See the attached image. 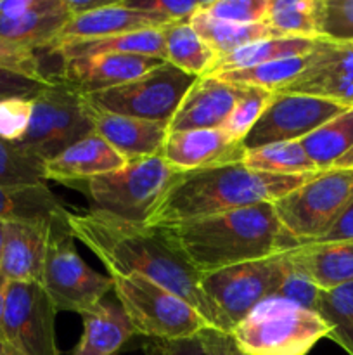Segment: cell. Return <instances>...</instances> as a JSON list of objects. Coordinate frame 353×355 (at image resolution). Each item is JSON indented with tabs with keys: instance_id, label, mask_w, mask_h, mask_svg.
<instances>
[{
	"instance_id": "obj_40",
	"label": "cell",
	"mask_w": 353,
	"mask_h": 355,
	"mask_svg": "<svg viewBox=\"0 0 353 355\" xmlns=\"http://www.w3.org/2000/svg\"><path fill=\"white\" fill-rule=\"evenodd\" d=\"M33 113L31 97H7L0 99V139L19 142L26 134Z\"/></svg>"
},
{
	"instance_id": "obj_4",
	"label": "cell",
	"mask_w": 353,
	"mask_h": 355,
	"mask_svg": "<svg viewBox=\"0 0 353 355\" xmlns=\"http://www.w3.org/2000/svg\"><path fill=\"white\" fill-rule=\"evenodd\" d=\"M180 172L163 156L130 159L121 168L83 182L90 211L132 224H147Z\"/></svg>"
},
{
	"instance_id": "obj_39",
	"label": "cell",
	"mask_w": 353,
	"mask_h": 355,
	"mask_svg": "<svg viewBox=\"0 0 353 355\" xmlns=\"http://www.w3.org/2000/svg\"><path fill=\"white\" fill-rule=\"evenodd\" d=\"M201 9L220 21L255 24L265 23L269 0H204Z\"/></svg>"
},
{
	"instance_id": "obj_53",
	"label": "cell",
	"mask_w": 353,
	"mask_h": 355,
	"mask_svg": "<svg viewBox=\"0 0 353 355\" xmlns=\"http://www.w3.org/2000/svg\"><path fill=\"white\" fill-rule=\"evenodd\" d=\"M7 355H17L16 352H14V350H10L9 347H7Z\"/></svg>"
},
{
	"instance_id": "obj_36",
	"label": "cell",
	"mask_w": 353,
	"mask_h": 355,
	"mask_svg": "<svg viewBox=\"0 0 353 355\" xmlns=\"http://www.w3.org/2000/svg\"><path fill=\"white\" fill-rule=\"evenodd\" d=\"M0 184H47L44 163L0 139Z\"/></svg>"
},
{
	"instance_id": "obj_27",
	"label": "cell",
	"mask_w": 353,
	"mask_h": 355,
	"mask_svg": "<svg viewBox=\"0 0 353 355\" xmlns=\"http://www.w3.org/2000/svg\"><path fill=\"white\" fill-rule=\"evenodd\" d=\"M203 7V6H201ZM190 26L196 30V33L206 42L208 47L215 52V55L224 58L244 45L253 44V42L265 40V38L280 37L275 30L266 26L265 23L255 24H237L228 23V21H220L217 17L210 16L203 9L197 10L189 19Z\"/></svg>"
},
{
	"instance_id": "obj_21",
	"label": "cell",
	"mask_w": 353,
	"mask_h": 355,
	"mask_svg": "<svg viewBox=\"0 0 353 355\" xmlns=\"http://www.w3.org/2000/svg\"><path fill=\"white\" fill-rule=\"evenodd\" d=\"M161 26H165L163 21L138 12V10L128 9L121 3V0H113L107 6L92 10V12L69 17L52 47L71 40L113 37V35L132 33V31L156 30Z\"/></svg>"
},
{
	"instance_id": "obj_50",
	"label": "cell",
	"mask_w": 353,
	"mask_h": 355,
	"mask_svg": "<svg viewBox=\"0 0 353 355\" xmlns=\"http://www.w3.org/2000/svg\"><path fill=\"white\" fill-rule=\"evenodd\" d=\"M332 168H353V148Z\"/></svg>"
},
{
	"instance_id": "obj_45",
	"label": "cell",
	"mask_w": 353,
	"mask_h": 355,
	"mask_svg": "<svg viewBox=\"0 0 353 355\" xmlns=\"http://www.w3.org/2000/svg\"><path fill=\"white\" fill-rule=\"evenodd\" d=\"M62 9H64V0H0V16L3 17L57 12Z\"/></svg>"
},
{
	"instance_id": "obj_25",
	"label": "cell",
	"mask_w": 353,
	"mask_h": 355,
	"mask_svg": "<svg viewBox=\"0 0 353 355\" xmlns=\"http://www.w3.org/2000/svg\"><path fill=\"white\" fill-rule=\"evenodd\" d=\"M68 215L47 184H0V220L54 222Z\"/></svg>"
},
{
	"instance_id": "obj_3",
	"label": "cell",
	"mask_w": 353,
	"mask_h": 355,
	"mask_svg": "<svg viewBox=\"0 0 353 355\" xmlns=\"http://www.w3.org/2000/svg\"><path fill=\"white\" fill-rule=\"evenodd\" d=\"M314 175H272L242 163L180 172L147 225L172 227L256 205L275 203Z\"/></svg>"
},
{
	"instance_id": "obj_17",
	"label": "cell",
	"mask_w": 353,
	"mask_h": 355,
	"mask_svg": "<svg viewBox=\"0 0 353 355\" xmlns=\"http://www.w3.org/2000/svg\"><path fill=\"white\" fill-rule=\"evenodd\" d=\"M244 89L217 76L196 78L168 123V132L221 128Z\"/></svg>"
},
{
	"instance_id": "obj_16",
	"label": "cell",
	"mask_w": 353,
	"mask_h": 355,
	"mask_svg": "<svg viewBox=\"0 0 353 355\" xmlns=\"http://www.w3.org/2000/svg\"><path fill=\"white\" fill-rule=\"evenodd\" d=\"M244 153L242 142L232 139L224 128H208L170 132L161 156L176 172L183 173L241 163Z\"/></svg>"
},
{
	"instance_id": "obj_28",
	"label": "cell",
	"mask_w": 353,
	"mask_h": 355,
	"mask_svg": "<svg viewBox=\"0 0 353 355\" xmlns=\"http://www.w3.org/2000/svg\"><path fill=\"white\" fill-rule=\"evenodd\" d=\"M161 31L165 37L166 62L194 78L206 76L217 61V55L196 33L189 21L168 23L161 28Z\"/></svg>"
},
{
	"instance_id": "obj_11",
	"label": "cell",
	"mask_w": 353,
	"mask_h": 355,
	"mask_svg": "<svg viewBox=\"0 0 353 355\" xmlns=\"http://www.w3.org/2000/svg\"><path fill=\"white\" fill-rule=\"evenodd\" d=\"M194 82V76L165 62L123 85L87 94L83 101L96 111L168 125Z\"/></svg>"
},
{
	"instance_id": "obj_15",
	"label": "cell",
	"mask_w": 353,
	"mask_h": 355,
	"mask_svg": "<svg viewBox=\"0 0 353 355\" xmlns=\"http://www.w3.org/2000/svg\"><path fill=\"white\" fill-rule=\"evenodd\" d=\"M165 62L161 59L134 54H97L73 58L62 61L61 75L55 78V82L64 83L69 89L87 96L132 82Z\"/></svg>"
},
{
	"instance_id": "obj_10",
	"label": "cell",
	"mask_w": 353,
	"mask_h": 355,
	"mask_svg": "<svg viewBox=\"0 0 353 355\" xmlns=\"http://www.w3.org/2000/svg\"><path fill=\"white\" fill-rule=\"evenodd\" d=\"M284 253L201 274V290L215 312L218 331L232 329L260 304L275 297L282 279Z\"/></svg>"
},
{
	"instance_id": "obj_41",
	"label": "cell",
	"mask_w": 353,
	"mask_h": 355,
	"mask_svg": "<svg viewBox=\"0 0 353 355\" xmlns=\"http://www.w3.org/2000/svg\"><path fill=\"white\" fill-rule=\"evenodd\" d=\"M121 3L128 9L144 12L168 24L189 21L201 9L203 0H185V2L182 0H175V2H170V0H121Z\"/></svg>"
},
{
	"instance_id": "obj_6",
	"label": "cell",
	"mask_w": 353,
	"mask_h": 355,
	"mask_svg": "<svg viewBox=\"0 0 353 355\" xmlns=\"http://www.w3.org/2000/svg\"><path fill=\"white\" fill-rule=\"evenodd\" d=\"M113 295L135 335L159 342L187 340L213 329L197 309L142 276H111Z\"/></svg>"
},
{
	"instance_id": "obj_51",
	"label": "cell",
	"mask_w": 353,
	"mask_h": 355,
	"mask_svg": "<svg viewBox=\"0 0 353 355\" xmlns=\"http://www.w3.org/2000/svg\"><path fill=\"white\" fill-rule=\"evenodd\" d=\"M3 238H6V222L0 220V255H2L3 248Z\"/></svg>"
},
{
	"instance_id": "obj_49",
	"label": "cell",
	"mask_w": 353,
	"mask_h": 355,
	"mask_svg": "<svg viewBox=\"0 0 353 355\" xmlns=\"http://www.w3.org/2000/svg\"><path fill=\"white\" fill-rule=\"evenodd\" d=\"M7 284H9V281L0 272V343H3V312H6Z\"/></svg>"
},
{
	"instance_id": "obj_26",
	"label": "cell",
	"mask_w": 353,
	"mask_h": 355,
	"mask_svg": "<svg viewBox=\"0 0 353 355\" xmlns=\"http://www.w3.org/2000/svg\"><path fill=\"white\" fill-rule=\"evenodd\" d=\"M320 38H301V37H273L265 40L253 42L244 45L230 54L218 58L213 62L206 76H217L221 73L239 71V69L255 68L265 62L280 61V59L298 58L314 52Z\"/></svg>"
},
{
	"instance_id": "obj_48",
	"label": "cell",
	"mask_w": 353,
	"mask_h": 355,
	"mask_svg": "<svg viewBox=\"0 0 353 355\" xmlns=\"http://www.w3.org/2000/svg\"><path fill=\"white\" fill-rule=\"evenodd\" d=\"M113 0H64L66 10L69 16H82V14L92 12V10L100 9V7L107 6Z\"/></svg>"
},
{
	"instance_id": "obj_1",
	"label": "cell",
	"mask_w": 353,
	"mask_h": 355,
	"mask_svg": "<svg viewBox=\"0 0 353 355\" xmlns=\"http://www.w3.org/2000/svg\"><path fill=\"white\" fill-rule=\"evenodd\" d=\"M68 227L109 276H142L185 300L217 329L215 312L201 290V274L176 252L161 227L132 224L99 211L68 214Z\"/></svg>"
},
{
	"instance_id": "obj_18",
	"label": "cell",
	"mask_w": 353,
	"mask_h": 355,
	"mask_svg": "<svg viewBox=\"0 0 353 355\" xmlns=\"http://www.w3.org/2000/svg\"><path fill=\"white\" fill-rule=\"evenodd\" d=\"M52 222H6L0 272L9 283H42Z\"/></svg>"
},
{
	"instance_id": "obj_44",
	"label": "cell",
	"mask_w": 353,
	"mask_h": 355,
	"mask_svg": "<svg viewBox=\"0 0 353 355\" xmlns=\"http://www.w3.org/2000/svg\"><path fill=\"white\" fill-rule=\"evenodd\" d=\"M48 82H40V80L30 78V76L0 68V99H7V97H33Z\"/></svg>"
},
{
	"instance_id": "obj_22",
	"label": "cell",
	"mask_w": 353,
	"mask_h": 355,
	"mask_svg": "<svg viewBox=\"0 0 353 355\" xmlns=\"http://www.w3.org/2000/svg\"><path fill=\"white\" fill-rule=\"evenodd\" d=\"M82 319L83 335L73 355H114L135 335L116 298L106 297L96 307L83 312Z\"/></svg>"
},
{
	"instance_id": "obj_7",
	"label": "cell",
	"mask_w": 353,
	"mask_h": 355,
	"mask_svg": "<svg viewBox=\"0 0 353 355\" xmlns=\"http://www.w3.org/2000/svg\"><path fill=\"white\" fill-rule=\"evenodd\" d=\"M353 201V168H329L315 173L273 203L284 231L298 243H317Z\"/></svg>"
},
{
	"instance_id": "obj_38",
	"label": "cell",
	"mask_w": 353,
	"mask_h": 355,
	"mask_svg": "<svg viewBox=\"0 0 353 355\" xmlns=\"http://www.w3.org/2000/svg\"><path fill=\"white\" fill-rule=\"evenodd\" d=\"M275 297L286 298V300L294 302L310 311H315L318 297H320V290L315 286L308 274L291 259L289 252L284 253L282 279H280Z\"/></svg>"
},
{
	"instance_id": "obj_9",
	"label": "cell",
	"mask_w": 353,
	"mask_h": 355,
	"mask_svg": "<svg viewBox=\"0 0 353 355\" xmlns=\"http://www.w3.org/2000/svg\"><path fill=\"white\" fill-rule=\"evenodd\" d=\"M40 284L51 297L55 311L76 312L80 315L113 291L111 276L93 270L76 252L75 236L68 227V215L51 224Z\"/></svg>"
},
{
	"instance_id": "obj_43",
	"label": "cell",
	"mask_w": 353,
	"mask_h": 355,
	"mask_svg": "<svg viewBox=\"0 0 353 355\" xmlns=\"http://www.w3.org/2000/svg\"><path fill=\"white\" fill-rule=\"evenodd\" d=\"M144 350L145 355H211L201 335L187 340H173V342L149 340L144 345Z\"/></svg>"
},
{
	"instance_id": "obj_24",
	"label": "cell",
	"mask_w": 353,
	"mask_h": 355,
	"mask_svg": "<svg viewBox=\"0 0 353 355\" xmlns=\"http://www.w3.org/2000/svg\"><path fill=\"white\" fill-rule=\"evenodd\" d=\"M161 28L113 35V37L64 42V44L55 45L45 52L55 55V58H61L62 61L97 54H134L166 61L165 37H163Z\"/></svg>"
},
{
	"instance_id": "obj_8",
	"label": "cell",
	"mask_w": 353,
	"mask_h": 355,
	"mask_svg": "<svg viewBox=\"0 0 353 355\" xmlns=\"http://www.w3.org/2000/svg\"><path fill=\"white\" fill-rule=\"evenodd\" d=\"M31 101L30 127L16 146L44 165L69 146L93 134L92 118L83 96L64 83L51 80Z\"/></svg>"
},
{
	"instance_id": "obj_12",
	"label": "cell",
	"mask_w": 353,
	"mask_h": 355,
	"mask_svg": "<svg viewBox=\"0 0 353 355\" xmlns=\"http://www.w3.org/2000/svg\"><path fill=\"white\" fill-rule=\"evenodd\" d=\"M55 314L40 283H9L3 343L17 355H61L55 342Z\"/></svg>"
},
{
	"instance_id": "obj_34",
	"label": "cell",
	"mask_w": 353,
	"mask_h": 355,
	"mask_svg": "<svg viewBox=\"0 0 353 355\" xmlns=\"http://www.w3.org/2000/svg\"><path fill=\"white\" fill-rule=\"evenodd\" d=\"M315 312L329 326L327 338L353 355V283L320 291Z\"/></svg>"
},
{
	"instance_id": "obj_29",
	"label": "cell",
	"mask_w": 353,
	"mask_h": 355,
	"mask_svg": "<svg viewBox=\"0 0 353 355\" xmlns=\"http://www.w3.org/2000/svg\"><path fill=\"white\" fill-rule=\"evenodd\" d=\"M66 6L57 12H37L17 17L0 16V37L33 52L48 51L69 21Z\"/></svg>"
},
{
	"instance_id": "obj_5",
	"label": "cell",
	"mask_w": 353,
	"mask_h": 355,
	"mask_svg": "<svg viewBox=\"0 0 353 355\" xmlns=\"http://www.w3.org/2000/svg\"><path fill=\"white\" fill-rule=\"evenodd\" d=\"M327 335L329 326L315 311L270 297L260 302L228 336L246 355H307Z\"/></svg>"
},
{
	"instance_id": "obj_37",
	"label": "cell",
	"mask_w": 353,
	"mask_h": 355,
	"mask_svg": "<svg viewBox=\"0 0 353 355\" xmlns=\"http://www.w3.org/2000/svg\"><path fill=\"white\" fill-rule=\"evenodd\" d=\"M318 37L353 42V0H318Z\"/></svg>"
},
{
	"instance_id": "obj_13",
	"label": "cell",
	"mask_w": 353,
	"mask_h": 355,
	"mask_svg": "<svg viewBox=\"0 0 353 355\" xmlns=\"http://www.w3.org/2000/svg\"><path fill=\"white\" fill-rule=\"evenodd\" d=\"M343 111L345 107L318 97L273 92L266 110L242 141V148L249 151L277 142L301 141Z\"/></svg>"
},
{
	"instance_id": "obj_19",
	"label": "cell",
	"mask_w": 353,
	"mask_h": 355,
	"mask_svg": "<svg viewBox=\"0 0 353 355\" xmlns=\"http://www.w3.org/2000/svg\"><path fill=\"white\" fill-rule=\"evenodd\" d=\"M89 111L93 123V134L104 139L114 151L125 156L128 162L161 156L163 146L170 134L166 123L104 113L92 107H89Z\"/></svg>"
},
{
	"instance_id": "obj_31",
	"label": "cell",
	"mask_w": 353,
	"mask_h": 355,
	"mask_svg": "<svg viewBox=\"0 0 353 355\" xmlns=\"http://www.w3.org/2000/svg\"><path fill=\"white\" fill-rule=\"evenodd\" d=\"M242 165L256 172L272 173V175H308L318 173L314 163L305 153L300 141L277 142L249 149L242 156Z\"/></svg>"
},
{
	"instance_id": "obj_23",
	"label": "cell",
	"mask_w": 353,
	"mask_h": 355,
	"mask_svg": "<svg viewBox=\"0 0 353 355\" xmlns=\"http://www.w3.org/2000/svg\"><path fill=\"white\" fill-rule=\"evenodd\" d=\"M289 257L320 291L353 283V241L308 243L289 250Z\"/></svg>"
},
{
	"instance_id": "obj_2",
	"label": "cell",
	"mask_w": 353,
	"mask_h": 355,
	"mask_svg": "<svg viewBox=\"0 0 353 355\" xmlns=\"http://www.w3.org/2000/svg\"><path fill=\"white\" fill-rule=\"evenodd\" d=\"M161 229L199 274L269 259L300 246L280 225L273 203Z\"/></svg>"
},
{
	"instance_id": "obj_30",
	"label": "cell",
	"mask_w": 353,
	"mask_h": 355,
	"mask_svg": "<svg viewBox=\"0 0 353 355\" xmlns=\"http://www.w3.org/2000/svg\"><path fill=\"white\" fill-rule=\"evenodd\" d=\"M305 153L318 172L332 168L353 148V110H345L301 139Z\"/></svg>"
},
{
	"instance_id": "obj_52",
	"label": "cell",
	"mask_w": 353,
	"mask_h": 355,
	"mask_svg": "<svg viewBox=\"0 0 353 355\" xmlns=\"http://www.w3.org/2000/svg\"><path fill=\"white\" fill-rule=\"evenodd\" d=\"M0 355H7V345H6V343H0Z\"/></svg>"
},
{
	"instance_id": "obj_42",
	"label": "cell",
	"mask_w": 353,
	"mask_h": 355,
	"mask_svg": "<svg viewBox=\"0 0 353 355\" xmlns=\"http://www.w3.org/2000/svg\"><path fill=\"white\" fill-rule=\"evenodd\" d=\"M0 68L40 80V82H48L42 68V59L38 52L12 44L2 37H0Z\"/></svg>"
},
{
	"instance_id": "obj_47",
	"label": "cell",
	"mask_w": 353,
	"mask_h": 355,
	"mask_svg": "<svg viewBox=\"0 0 353 355\" xmlns=\"http://www.w3.org/2000/svg\"><path fill=\"white\" fill-rule=\"evenodd\" d=\"M327 241H353V201L348 205L341 217L338 218L331 231L317 243H327Z\"/></svg>"
},
{
	"instance_id": "obj_35",
	"label": "cell",
	"mask_w": 353,
	"mask_h": 355,
	"mask_svg": "<svg viewBox=\"0 0 353 355\" xmlns=\"http://www.w3.org/2000/svg\"><path fill=\"white\" fill-rule=\"evenodd\" d=\"M273 92L265 89H256V87H246L242 96L239 97L235 106L232 107L230 114L225 120L224 130L235 141L242 142L246 135L251 132L256 121L266 110V106L272 101Z\"/></svg>"
},
{
	"instance_id": "obj_32",
	"label": "cell",
	"mask_w": 353,
	"mask_h": 355,
	"mask_svg": "<svg viewBox=\"0 0 353 355\" xmlns=\"http://www.w3.org/2000/svg\"><path fill=\"white\" fill-rule=\"evenodd\" d=\"M265 24L280 37H318V0H269Z\"/></svg>"
},
{
	"instance_id": "obj_46",
	"label": "cell",
	"mask_w": 353,
	"mask_h": 355,
	"mask_svg": "<svg viewBox=\"0 0 353 355\" xmlns=\"http://www.w3.org/2000/svg\"><path fill=\"white\" fill-rule=\"evenodd\" d=\"M201 336H203L211 355H246L235 347L230 336L218 331V329H206V331L201 333Z\"/></svg>"
},
{
	"instance_id": "obj_20",
	"label": "cell",
	"mask_w": 353,
	"mask_h": 355,
	"mask_svg": "<svg viewBox=\"0 0 353 355\" xmlns=\"http://www.w3.org/2000/svg\"><path fill=\"white\" fill-rule=\"evenodd\" d=\"M127 162L104 139L92 134L45 163V179L62 184L85 182L92 177L121 168Z\"/></svg>"
},
{
	"instance_id": "obj_33",
	"label": "cell",
	"mask_w": 353,
	"mask_h": 355,
	"mask_svg": "<svg viewBox=\"0 0 353 355\" xmlns=\"http://www.w3.org/2000/svg\"><path fill=\"white\" fill-rule=\"evenodd\" d=\"M310 54L265 62V64L239 69V71L221 73V75H217V78H220L221 82L232 83V85L256 87V89H265L270 92H279L307 68Z\"/></svg>"
},
{
	"instance_id": "obj_14",
	"label": "cell",
	"mask_w": 353,
	"mask_h": 355,
	"mask_svg": "<svg viewBox=\"0 0 353 355\" xmlns=\"http://www.w3.org/2000/svg\"><path fill=\"white\" fill-rule=\"evenodd\" d=\"M279 92L305 94L353 110V42L320 38L307 68Z\"/></svg>"
}]
</instances>
